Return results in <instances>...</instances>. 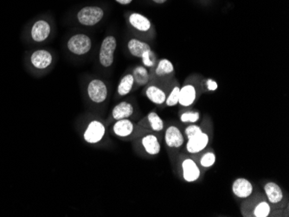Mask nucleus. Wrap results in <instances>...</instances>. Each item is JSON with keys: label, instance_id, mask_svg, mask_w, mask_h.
I'll use <instances>...</instances> for the list:
<instances>
[{"label": "nucleus", "instance_id": "28", "mask_svg": "<svg viewBox=\"0 0 289 217\" xmlns=\"http://www.w3.org/2000/svg\"><path fill=\"white\" fill-rule=\"evenodd\" d=\"M202 132H204V130L200 125H197L196 123L190 124L184 129V136L186 137L187 140H190L194 137L198 136V134H200Z\"/></svg>", "mask_w": 289, "mask_h": 217}, {"label": "nucleus", "instance_id": "32", "mask_svg": "<svg viewBox=\"0 0 289 217\" xmlns=\"http://www.w3.org/2000/svg\"><path fill=\"white\" fill-rule=\"evenodd\" d=\"M156 4H164L167 0H153Z\"/></svg>", "mask_w": 289, "mask_h": 217}, {"label": "nucleus", "instance_id": "17", "mask_svg": "<svg viewBox=\"0 0 289 217\" xmlns=\"http://www.w3.org/2000/svg\"><path fill=\"white\" fill-rule=\"evenodd\" d=\"M197 99V89L193 85L186 84L180 89L179 105L183 107H189L194 104Z\"/></svg>", "mask_w": 289, "mask_h": 217}, {"label": "nucleus", "instance_id": "30", "mask_svg": "<svg viewBox=\"0 0 289 217\" xmlns=\"http://www.w3.org/2000/svg\"><path fill=\"white\" fill-rule=\"evenodd\" d=\"M206 87L210 91H216L218 88V85H217L216 81H213L211 79H209L206 81Z\"/></svg>", "mask_w": 289, "mask_h": 217}, {"label": "nucleus", "instance_id": "16", "mask_svg": "<svg viewBox=\"0 0 289 217\" xmlns=\"http://www.w3.org/2000/svg\"><path fill=\"white\" fill-rule=\"evenodd\" d=\"M264 192L267 196V202L271 204H278L284 198V193L282 188L275 182H267L264 185Z\"/></svg>", "mask_w": 289, "mask_h": 217}, {"label": "nucleus", "instance_id": "19", "mask_svg": "<svg viewBox=\"0 0 289 217\" xmlns=\"http://www.w3.org/2000/svg\"><path fill=\"white\" fill-rule=\"evenodd\" d=\"M129 23L134 29L140 32H147L152 26L150 20L139 13H132L129 17Z\"/></svg>", "mask_w": 289, "mask_h": 217}, {"label": "nucleus", "instance_id": "21", "mask_svg": "<svg viewBox=\"0 0 289 217\" xmlns=\"http://www.w3.org/2000/svg\"><path fill=\"white\" fill-rule=\"evenodd\" d=\"M134 86V79L132 74H126L118 85L117 93L120 96H128Z\"/></svg>", "mask_w": 289, "mask_h": 217}, {"label": "nucleus", "instance_id": "25", "mask_svg": "<svg viewBox=\"0 0 289 217\" xmlns=\"http://www.w3.org/2000/svg\"><path fill=\"white\" fill-rule=\"evenodd\" d=\"M216 162V155L214 151H205L199 158V165L205 169L211 168Z\"/></svg>", "mask_w": 289, "mask_h": 217}, {"label": "nucleus", "instance_id": "5", "mask_svg": "<svg viewBox=\"0 0 289 217\" xmlns=\"http://www.w3.org/2000/svg\"><path fill=\"white\" fill-rule=\"evenodd\" d=\"M136 138L145 153L149 156H157L160 153L161 144L155 133H139V137Z\"/></svg>", "mask_w": 289, "mask_h": 217}, {"label": "nucleus", "instance_id": "26", "mask_svg": "<svg viewBox=\"0 0 289 217\" xmlns=\"http://www.w3.org/2000/svg\"><path fill=\"white\" fill-rule=\"evenodd\" d=\"M201 114L198 111H186L180 114V121L184 124H195L199 121Z\"/></svg>", "mask_w": 289, "mask_h": 217}, {"label": "nucleus", "instance_id": "12", "mask_svg": "<svg viewBox=\"0 0 289 217\" xmlns=\"http://www.w3.org/2000/svg\"><path fill=\"white\" fill-rule=\"evenodd\" d=\"M254 192L252 183L244 177L236 178L232 184V192L237 198L247 199Z\"/></svg>", "mask_w": 289, "mask_h": 217}, {"label": "nucleus", "instance_id": "6", "mask_svg": "<svg viewBox=\"0 0 289 217\" xmlns=\"http://www.w3.org/2000/svg\"><path fill=\"white\" fill-rule=\"evenodd\" d=\"M104 11L98 6H86L77 13V20L85 26H94L103 19Z\"/></svg>", "mask_w": 289, "mask_h": 217}, {"label": "nucleus", "instance_id": "13", "mask_svg": "<svg viewBox=\"0 0 289 217\" xmlns=\"http://www.w3.org/2000/svg\"><path fill=\"white\" fill-rule=\"evenodd\" d=\"M53 56L52 53L45 49H38L32 53L30 63L37 70H45L52 65Z\"/></svg>", "mask_w": 289, "mask_h": 217}, {"label": "nucleus", "instance_id": "7", "mask_svg": "<svg viewBox=\"0 0 289 217\" xmlns=\"http://www.w3.org/2000/svg\"><path fill=\"white\" fill-rule=\"evenodd\" d=\"M87 94L93 103L102 104L106 101L108 90L104 81L100 79H94L88 84Z\"/></svg>", "mask_w": 289, "mask_h": 217}, {"label": "nucleus", "instance_id": "23", "mask_svg": "<svg viewBox=\"0 0 289 217\" xmlns=\"http://www.w3.org/2000/svg\"><path fill=\"white\" fill-rule=\"evenodd\" d=\"M174 72L173 63L168 59H161L158 63L155 74L158 77H165Z\"/></svg>", "mask_w": 289, "mask_h": 217}, {"label": "nucleus", "instance_id": "1", "mask_svg": "<svg viewBox=\"0 0 289 217\" xmlns=\"http://www.w3.org/2000/svg\"><path fill=\"white\" fill-rule=\"evenodd\" d=\"M106 125L100 120H92L83 132V140L89 145H96L106 136Z\"/></svg>", "mask_w": 289, "mask_h": 217}, {"label": "nucleus", "instance_id": "14", "mask_svg": "<svg viewBox=\"0 0 289 217\" xmlns=\"http://www.w3.org/2000/svg\"><path fill=\"white\" fill-rule=\"evenodd\" d=\"M52 32V27L45 20H38L31 28V38L37 43H42L47 40Z\"/></svg>", "mask_w": 289, "mask_h": 217}, {"label": "nucleus", "instance_id": "10", "mask_svg": "<svg viewBox=\"0 0 289 217\" xmlns=\"http://www.w3.org/2000/svg\"><path fill=\"white\" fill-rule=\"evenodd\" d=\"M165 143L171 149H180L184 144V135L177 125H169L165 132Z\"/></svg>", "mask_w": 289, "mask_h": 217}, {"label": "nucleus", "instance_id": "15", "mask_svg": "<svg viewBox=\"0 0 289 217\" xmlns=\"http://www.w3.org/2000/svg\"><path fill=\"white\" fill-rule=\"evenodd\" d=\"M134 114V107L128 101H121L113 108L111 113L112 121H116L123 119H129Z\"/></svg>", "mask_w": 289, "mask_h": 217}, {"label": "nucleus", "instance_id": "4", "mask_svg": "<svg viewBox=\"0 0 289 217\" xmlns=\"http://www.w3.org/2000/svg\"><path fill=\"white\" fill-rule=\"evenodd\" d=\"M67 48L74 55H86L91 49L92 41L85 34H76L68 41Z\"/></svg>", "mask_w": 289, "mask_h": 217}, {"label": "nucleus", "instance_id": "27", "mask_svg": "<svg viewBox=\"0 0 289 217\" xmlns=\"http://www.w3.org/2000/svg\"><path fill=\"white\" fill-rule=\"evenodd\" d=\"M180 88L179 86H175L172 91L170 92L166 99H165V106L168 107H176L179 105L180 101Z\"/></svg>", "mask_w": 289, "mask_h": 217}, {"label": "nucleus", "instance_id": "11", "mask_svg": "<svg viewBox=\"0 0 289 217\" xmlns=\"http://www.w3.org/2000/svg\"><path fill=\"white\" fill-rule=\"evenodd\" d=\"M210 144V136L207 133L202 132L198 136L187 140L185 149L190 154H198L205 149Z\"/></svg>", "mask_w": 289, "mask_h": 217}, {"label": "nucleus", "instance_id": "18", "mask_svg": "<svg viewBox=\"0 0 289 217\" xmlns=\"http://www.w3.org/2000/svg\"><path fill=\"white\" fill-rule=\"evenodd\" d=\"M146 96L152 103L155 104L157 106L164 105L167 97L166 93L155 85H150L147 87L146 89Z\"/></svg>", "mask_w": 289, "mask_h": 217}, {"label": "nucleus", "instance_id": "29", "mask_svg": "<svg viewBox=\"0 0 289 217\" xmlns=\"http://www.w3.org/2000/svg\"><path fill=\"white\" fill-rule=\"evenodd\" d=\"M141 59L146 68H153L156 63V55L152 49H149L143 54Z\"/></svg>", "mask_w": 289, "mask_h": 217}, {"label": "nucleus", "instance_id": "31", "mask_svg": "<svg viewBox=\"0 0 289 217\" xmlns=\"http://www.w3.org/2000/svg\"><path fill=\"white\" fill-rule=\"evenodd\" d=\"M115 1L121 4H128L132 3V0H115Z\"/></svg>", "mask_w": 289, "mask_h": 217}, {"label": "nucleus", "instance_id": "20", "mask_svg": "<svg viewBox=\"0 0 289 217\" xmlns=\"http://www.w3.org/2000/svg\"><path fill=\"white\" fill-rule=\"evenodd\" d=\"M128 48L132 56L137 57V58H141L143 54L151 49V47L150 45L143 41L136 39V38H132L128 41Z\"/></svg>", "mask_w": 289, "mask_h": 217}, {"label": "nucleus", "instance_id": "3", "mask_svg": "<svg viewBox=\"0 0 289 217\" xmlns=\"http://www.w3.org/2000/svg\"><path fill=\"white\" fill-rule=\"evenodd\" d=\"M117 41L114 36H107L103 39L99 53V61L102 66L109 68L113 65Z\"/></svg>", "mask_w": 289, "mask_h": 217}, {"label": "nucleus", "instance_id": "2", "mask_svg": "<svg viewBox=\"0 0 289 217\" xmlns=\"http://www.w3.org/2000/svg\"><path fill=\"white\" fill-rule=\"evenodd\" d=\"M138 133H161L165 129V123L156 112H150L138 124ZM136 135V137H137ZM135 137V138H136Z\"/></svg>", "mask_w": 289, "mask_h": 217}, {"label": "nucleus", "instance_id": "24", "mask_svg": "<svg viewBox=\"0 0 289 217\" xmlns=\"http://www.w3.org/2000/svg\"><path fill=\"white\" fill-rule=\"evenodd\" d=\"M272 212V206L269 202L266 200H262L256 204L253 209V217H269Z\"/></svg>", "mask_w": 289, "mask_h": 217}, {"label": "nucleus", "instance_id": "9", "mask_svg": "<svg viewBox=\"0 0 289 217\" xmlns=\"http://www.w3.org/2000/svg\"><path fill=\"white\" fill-rule=\"evenodd\" d=\"M182 177L186 183H195L201 177V169L193 158H184L181 162Z\"/></svg>", "mask_w": 289, "mask_h": 217}, {"label": "nucleus", "instance_id": "8", "mask_svg": "<svg viewBox=\"0 0 289 217\" xmlns=\"http://www.w3.org/2000/svg\"><path fill=\"white\" fill-rule=\"evenodd\" d=\"M112 133L120 139H130L137 135L138 125L129 119H123L114 121Z\"/></svg>", "mask_w": 289, "mask_h": 217}, {"label": "nucleus", "instance_id": "22", "mask_svg": "<svg viewBox=\"0 0 289 217\" xmlns=\"http://www.w3.org/2000/svg\"><path fill=\"white\" fill-rule=\"evenodd\" d=\"M132 74L134 79V84L138 86H145L150 81V74L145 66L136 67Z\"/></svg>", "mask_w": 289, "mask_h": 217}]
</instances>
